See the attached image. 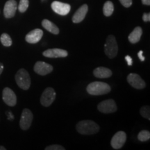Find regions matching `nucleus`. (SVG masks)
I'll return each instance as SVG.
<instances>
[{
	"label": "nucleus",
	"instance_id": "nucleus-20",
	"mask_svg": "<svg viewBox=\"0 0 150 150\" xmlns=\"http://www.w3.org/2000/svg\"><path fill=\"white\" fill-rule=\"evenodd\" d=\"M114 11V6L110 1H107L104 4L103 7V13L104 16L106 17H109L111 16Z\"/></svg>",
	"mask_w": 150,
	"mask_h": 150
},
{
	"label": "nucleus",
	"instance_id": "nucleus-11",
	"mask_svg": "<svg viewBox=\"0 0 150 150\" xmlns=\"http://www.w3.org/2000/svg\"><path fill=\"white\" fill-rule=\"evenodd\" d=\"M52 9L56 13L60 16H66L70 13L71 6L68 4L61 2V1H54L52 3Z\"/></svg>",
	"mask_w": 150,
	"mask_h": 150
},
{
	"label": "nucleus",
	"instance_id": "nucleus-27",
	"mask_svg": "<svg viewBox=\"0 0 150 150\" xmlns=\"http://www.w3.org/2000/svg\"><path fill=\"white\" fill-rule=\"evenodd\" d=\"M142 20L144 22H147L150 21V14L149 13H144L142 16Z\"/></svg>",
	"mask_w": 150,
	"mask_h": 150
},
{
	"label": "nucleus",
	"instance_id": "nucleus-4",
	"mask_svg": "<svg viewBox=\"0 0 150 150\" xmlns=\"http://www.w3.org/2000/svg\"><path fill=\"white\" fill-rule=\"evenodd\" d=\"M104 52L109 59H113L117 56L118 53V45L114 35H108L104 45Z\"/></svg>",
	"mask_w": 150,
	"mask_h": 150
},
{
	"label": "nucleus",
	"instance_id": "nucleus-1",
	"mask_svg": "<svg viewBox=\"0 0 150 150\" xmlns=\"http://www.w3.org/2000/svg\"><path fill=\"white\" fill-rule=\"evenodd\" d=\"M76 129L82 135H93L97 134L99 131V127L96 122L93 120L80 121L76 124Z\"/></svg>",
	"mask_w": 150,
	"mask_h": 150
},
{
	"label": "nucleus",
	"instance_id": "nucleus-24",
	"mask_svg": "<svg viewBox=\"0 0 150 150\" xmlns=\"http://www.w3.org/2000/svg\"><path fill=\"white\" fill-rule=\"evenodd\" d=\"M140 115L142 117L147 118L148 120H150V108L149 106H142L140 110Z\"/></svg>",
	"mask_w": 150,
	"mask_h": 150
},
{
	"label": "nucleus",
	"instance_id": "nucleus-6",
	"mask_svg": "<svg viewBox=\"0 0 150 150\" xmlns=\"http://www.w3.org/2000/svg\"><path fill=\"white\" fill-rule=\"evenodd\" d=\"M33 115L32 112L28 108H24L22 110L20 120V127L22 130L26 131L29 129L33 121Z\"/></svg>",
	"mask_w": 150,
	"mask_h": 150
},
{
	"label": "nucleus",
	"instance_id": "nucleus-31",
	"mask_svg": "<svg viewBox=\"0 0 150 150\" xmlns=\"http://www.w3.org/2000/svg\"><path fill=\"white\" fill-rule=\"evenodd\" d=\"M142 4L149 6L150 5V0H142Z\"/></svg>",
	"mask_w": 150,
	"mask_h": 150
},
{
	"label": "nucleus",
	"instance_id": "nucleus-28",
	"mask_svg": "<svg viewBox=\"0 0 150 150\" xmlns=\"http://www.w3.org/2000/svg\"><path fill=\"white\" fill-rule=\"evenodd\" d=\"M125 59L127 61V64H128V65H129V66H131V65H132V59H131V56L127 55V56H125Z\"/></svg>",
	"mask_w": 150,
	"mask_h": 150
},
{
	"label": "nucleus",
	"instance_id": "nucleus-2",
	"mask_svg": "<svg viewBox=\"0 0 150 150\" xmlns=\"http://www.w3.org/2000/svg\"><path fill=\"white\" fill-rule=\"evenodd\" d=\"M110 86L106 83L101 81H94L86 88L88 93L91 95H103L110 92Z\"/></svg>",
	"mask_w": 150,
	"mask_h": 150
},
{
	"label": "nucleus",
	"instance_id": "nucleus-15",
	"mask_svg": "<svg viewBox=\"0 0 150 150\" xmlns=\"http://www.w3.org/2000/svg\"><path fill=\"white\" fill-rule=\"evenodd\" d=\"M43 31L40 29H35L28 33L25 36V40L30 44H35L42 39Z\"/></svg>",
	"mask_w": 150,
	"mask_h": 150
},
{
	"label": "nucleus",
	"instance_id": "nucleus-21",
	"mask_svg": "<svg viewBox=\"0 0 150 150\" xmlns=\"http://www.w3.org/2000/svg\"><path fill=\"white\" fill-rule=\"evenodd\" d=\"M0 41H1V44L3 45L4 47H11L13 44V40L11 39V36L8 33H4L1 35V36H0Z\"/></svg>",
	"mask_w": 150,
	"mask_h": 150
},
{
	"label": "nucleus",
	"instance_id": "nucleus-23",
	"mask_svg": "<svg viewBox=\"0 0 150 150\" xmlns=\"http://www.w3.org/2000/svg\"><path fill=\"white\" fill-rule=\"evenodd\" d=\"M29 0H20L18 6V10L20 13H24L29 7Z\"/></svg>",
	"mask_w": 150,
	"mask_h": 150
},
{
	"label": "nucleus",
	"instance_id": "nucleus-16",
	"mask_svg": "<svg viewBox=\"0 0 150 150\" xmlns=\"http://www.w3.org/2000/svg\"><path fill=\"white\" fill-rule=\"evenodd\" d=\"M88 10V6L87 4H83L80 7L72 17V22L74 23H79L85 18Z\"/></svg>",
	"mask_w": 150,
	"mask_h": 150
},
{
	"label": "nucleus",
	"instance_id": "nucleus-3",
	"mask_svg": "<svg viewBox=\"0 0 150 150\" xmlns=\"http://www.w3.org/2000/svg\"><path fill=\"white\" fill-rule=\"evenodd\" d=\"M16 83L20 88L27 91L31 86V78L29 72L25 69H20L16 74Z\"/></svg>",
	"mask_w": 150,
	"mask_h": 150
},
{
	"label": "nucleus",
	"instance_id": "nucleus-18",
	"mask_svg": "<svg viewBox=\"0 0 150 150\" xmlns=\"http://www.w3.org/2000/svg\"><path fill=\"white\" fill-rule=\"evenodd\" d=\"M142 34V28L140 27H137L134 29V31L129 35V40L132 44H136L138 42L141 38Z\"/></svg>",
	"mask_w": 150,
	"mask_h": 150
},
{
	"label": "nucleus",
	"instance_id": "nucleus-12",
	"mask_svg": "<svg viewBox=\"0 0 150 150\" xmlns=\"http://www.w3.org/2000/svg\"><path fill=\"white\" fill-rule=\"evenodd\" d=\"M33 70L38 74L45 76L53 71V66L43 61H37L33 67Z\"/></svg>",
	"mask_w": 150,
	"mask_h": 150
},
{
	"label": "nucleus",
	"instance_id": "nucleus-19",
	"mask_svg": "<svg viewBox=\"0 0 150 150\" xmlns=\"http://www.w3.org/2000/svg\"><path fill=\"white\" fill-rule=\"evenodd\" d=\"M42 26L47 31L53 33V34L58 35L60 32L59 27L55 24H54L53 22L50 21V20H46V19H45V20H43L42 21Z\"/></svg>",
	"mask_w": 150,
	"mask_h": 150
},
{
	"label": "nucleus",
	"instance_id": "nucleus-7",
	"mask_svg": "<svg viewBox=\"0 0 150 150\" xmlns=\"http://www.w3.org/2000/svg\"><path fill=\"white\" fill-rule=\"evenodd\" d=\"M97 109L103 113L108 114L115 112L117 107L113 99H107L99 103L97 105Z\"/></svg>",
	"mask_w": 150,
	"mask_h": 150
},
{
	"label": "nucleus",
	"instance_id": "nucleus-32",
	"mask_svg": "<svg viewBox=\"0 0 150 150\" xmlns=\"http://www.w3.org/2000/svg\"><path fill=\"white\" fill-rule=\"evenodd\" d=\"M4 70V65L1 63H0V76H1V73L3 72Z\"/></svg>",
	"mask_w": 150,
	"mask_h": 150
},
{
	"label": "nucleus",
	"instance_id": "nucleus-30",
	"mask_svg": "<svg viewBox=\"0 0 150 150\" xmlns=\"http://www.w3.org/2000/svg\"><path fill=\"white\" fill-rule=\"evenodd\" d=\"M6 115H7V117H8V119L9 120H13L14 119L13 115L12 112L10 111L6 112Z\"/></svg>",
	"mask_w": 150,
	"mask_h": 150
},
{
	"label": "nucleus",
	"instance_id": "nucleus-9",
	"mask_svg": "<svg viewBox=\"0 0 150 150\" xmlns=\"http://www.w3.org/2000/svg\"><path fill=\"white\" fill-rule=\"evenodd\" d=\"M2 99L6 104L9 106H15L17 104L16 93L10 88L6 87L2 91Z\"/></svg>",
	"mask_w": 150,
	"mask_h": 150
},
{
	"label": "nucleus",
	"instance_id": "nucleus-13",
	"mask_svg": "<svg viewBox=\"0 0 150 150\" xmlns=\"http://www.w3.org/2000/svg\"><path fill=\"white\" fill-rule=\"evenodd\" d=\"M18 4L16 0H8L6 2L4 8V15L7 19L12 18L16 15Z\"/></svg>",
	"mask_w": 150,
	"mask_h": 150
},
{
	"label": "nucleus",
	"instance_id": "nucleus-22",
	"mask_svg": "<svg viewBox=\"0 0 150 150\" xmlns=\"http://www.w3.org/2000/svg\"><path fill=\"white\" fill-rule=\"evenodd\" d=\"M150 138V133L149 131H141L138 135V139L141 142H145L149 140Z\"/></svg>",
	"mask_w": 150,
	"mask_h": 150
},
{
	"label": "nucleus",
	"instance_id": "nucleus-25",
	"mask_svg": "<svg viewBox=\"0 0 150 150\" xmlns=\"http://www.w3.org/2000/svg\"><path fill=\"white\" fill-rule=\"evenodd\" d=\"M45 150H65V148L59 145H52L45 147Z\"/></svg>",
	"mask_w": 150,
	"mask_h": 150
},
{
	"label": "nucleus",
	"instance_id": "nucleus-17",
	"mask_svg": "<svg viewBox=\"0 0 150 150\" xmlns=\"http://www.w3.org/2000/svg\"><path fill=\"white\" fill-rule=\"evenodd\" d=\"M93 74L97 78L105 79L110 77L112 76V73L110 69L104 67H99L94 70Z\"/></svg>",
	"mask_w": 150,
	"mask_h": 150
},
{
	"label": "nucleus",
	"instance_id": "nucleus-8",
	"mask_svg": "<svg viewBox=\"0 0 150 150\" xmlns=\"http://www.w3.org/2000/svg\"><path fill=\"white\" fill-rule=\"evenodd\" d=\"M127 140V135L124 131H118L112 136L110 145L114 149H120L123 147Z\"/></svg>",
	"mask_w": 150,
	"mask_h": 150
},
{
	"label": "nucleus",
	"instance_id": "nucleus-33",
	"mask_svg": "<svg viewBox=\"0 0 150 150\" xmlns=\"http://www.w3.org/2000/svg\"><path fill=\"white\" fill-rule=\"evenodd\" d=\"M6 149L4 147H3V146H0V150H6Z\"/></svg>",
	"mask_w": 150,
	"mask_h": 150
},
{
	"label": "nucleus",
	"instance_id": "nucleus-14",
	"mask_svg": "<svg viewBox=\"0 0 150 150\" xmlns=\"http://www.w3.org/2000/svg\"><path fill=\"white\" fill-rule=\"evenodd\" d=\"M42 55L47 58L50 59H56V58H65L68 55V52L66 50H62V49L55 48L50 49L43 52Z\"/></svg>",
	"mask_w": 150,
	"mask_h": 150
},
{
	"label": "nucleus",
	"instance_id": "nucleus-5",
	"mask_svg": "<svg viewBox=\"0 0 150 150\" xmlns=\"http://www.w3.org/2000/svg\"><path fill=\"white\" fill-rule=\"evenodd\" d=\"M56 92L51 87L47 88L43 91L40 97V103L43 106L48 107L54 102L56 99Z\"/></svg>",
	"mask_w": 150,
	"mask_h": 150
},
{
	"label": "nucleus",
	"instance_id": "nucleus-26",
	"mask_svg": "<svg viewBox=\"0 0 150 150\" xmlns=\"http://www.w3.org/2000/svg\"><path fill=\"white\" fill-rule=\"evenodd\" d=\"M120 1L125 8H129L132 5V0H120Z\"/></svg>",
	"mask_w": 150,
	"mask_h": 150
},
{
	"label": "nucleus",
	"instance_id": "nucleus-29",
	"mask_svg": "<svg viewBox=\"0 0 150 150\" xmlns=\"http://www.w3.org/2000/svg\"><path fill=\"white\" fill-rule=\"evenodd\" d=\"M142 54H143V52H142V50H140V51H139V52H138V57H139L140 61H144L145 60V58L144 57L143 55H142Z\"/></svg>",
	"mask_w": 150,
	"mask_h": 150
},
{
	"label": "nucleus",
	"instance_id": "nucleus-10",
	"mask_svg": "<svg viewBox=\"0 0 150 150\" xmlns=\"http://www.w3.org/2000/svg\"><path fill=\"white\" fill-rule=\"evenodd\" d=\"M127 81L134 88L142 90L145 88L146 86L145 82L142 79L140 75L135 73H131L127 76Z\"/></svg>",
	"mask_w": 150,
	"mask_h": 150
}]
</instances>
